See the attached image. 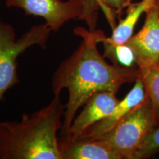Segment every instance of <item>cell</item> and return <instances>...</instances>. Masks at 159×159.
Returning a JSON list of instances; mask_svg holds the SVG:
<instances>
[{
  "label": "cell",
  "instance_id": "obj_1",
  "mask_svg": "<svg viewBox=\"0 0 159 159\" xmlns=\"http://www.w3.org/2000/svg\"><path fill=\"white\" fill-rule=\"evenodd\" d=\"M74 33L82 38V41L74 52L61 63L52 79L54 95L60 94L63 89L68 90L60 141L68 139L77 111L90 97L102 91L117 93L122 85L135 82L139 76L137 66L136 68L125 67L105 61V57L97 49L102 30L77 27Z\"/></svg>",
  "mask_w": 159,
  "mask_h": 159
},
{
  "label": "cell",
  "instance_id": "obj_2",
  "mask_svg": "<svg viewBox=\"0 0 159 159\" xmlns=\"http://www.w3.org/2000/svg\"><path fill=\"white\" fill-rule=\"evenodd\" d=\"M66 105L60 94L20 121L0 122L1 159H62L60 138Z\"/></svg>",
  "mask_w": 159,
  "mask_h": 159
},
{
  "label": "cell",
  "instance_id": "obj_3",
  "mask_svg": "<svg viewBox=\"0 0 159 159\" xmlns=\"http://www.w3.org/2000/svg\"><path fill=\"white\" fill-rule=\"evenodd\" d=\"M47 24L35 25L16 39L11 25L0 19V101L7 90L19 82L17 74V58L33 46L47 48L51 32Z\"/></svg>",
  "mask_w": 159,
  "mask_h": 159
},
{
  "label": "cell",
  "instance_id": "obj_4",
  "mask_svg": "<svg viewBox=\"0 0 159 159\" xmlns=\"http://www.w3.org/2000/svg\"><path fill=\"white\" fill-rule=\"evenodd\" d=\"M156 127L152 108L148 97L101 139L116 151L121 158L134 159L146 137Z\"/></svg>",
  "mask_w": 159,
  "mask_h": 159
},
{
  "label": "cell",
  "instance_id": "obj_5",
  "mask_svg": "<svg viewBox=\"0 0 159 159\" xmlns=\"http://www.w3.org/2000/svg\"><path fill=\"white\" fill-rule=\"evenodd\" d=\"M9 7H18L27 15L43 18L54 32L73 19L82 20L84 15L81 0H5Z\"/></svg>",
  "mask_w": 159,
  "mask_h": 159
},
{
  "label": "cell",
  "instance_id": "obj_6",
  "mask_svg": "<svg viewBox=\"0 0 159 159\" xmlns=\"http://www.w3.org/2000/svg\"><path fill=\"white\" fill-rule=\"evenodd\" d=\"M116 92L102 91L90 97L83 105V110L71 123L69 137L66 141L74 142L81 139L91 127L108 117L119 102Z\"/></svg>",
  "mask_w": 159,
  "mask_h": 159
},
{
  "label": "cell",
  "instance_id": "obj_7",
  "mask_svg": "<svg viewBox=\"0 0 159 159\" xmlns=\"http://www.w3.org/2000/svg\"><path fill=\"white\" fill-rule=\"evenodd\" d=\"M142 29L132 35L127 43L136 55V62L159 64V0L146 11Z\"/></svg>",
  "mask_w": 159,
  "mask_h": 159
},
{
  "label": "cell",
  "instance_id": "obj_8",
  "mask_svg": "<svg viewBox=\"0 0 159 159\" xmlns=\"http://www.w3.org/2000/svg\"><path fill=\"white\" fill-rule=\"evenodd\" d=\"M147 99L146 91L142 79L138 77L134 86L122 100H119L111 114L91 127L80 139H97L114 128L129 113ZM79 140V139H78Z\"/></svg>",
  "mask_w": 159,
  "mask_h": 159
},
{
  "label": "cell",
  "instance_id": "obj_9",
  "mask_svg": "<svg viewBox=\"0 0 159 159\" xmlns=\"http://www.w3.org/2000/svg\"><path fill=\"white\" fill-rule=\"evenodd\" d=\"M62 159H122L114 149L101 139L60 142Z\"/></svg>",
  "mask_w": 159,
  "mask_h": 159
},
{
  "label": "cell",
  "instance_id": "obj_10",
  "mask_svg": "<svg viewBox=\"0 0 159 159\" xmlns=\"http://www.w3.org/2000/svg\"><path fill=\"white\" fill-rule=\"evenodd\" d=\"M156 0H142L137 3H130L126 10V16L119 20L118 25L113 30L112 35L106 37L102 33L99 43L105 41L111 45L123 44L132 37L134 30L139 18L150 8Z\"/></svg>",
  "mask_w": 159,
  "mask_h": 159
},
{
  "label": "cell",
  "instance_id": "obj_11",
  "mask_svg": "<svg viewBox=\"0 0 159 159\" xmlns=\"http://www.w3.org/2000/svg\"><path fill=\"white\" fill-rule=\"evenodd\" d=\"M84 15L83 21L89 26V30H94L97 11L101 10L112 30L116 26V19L120 20L123 11L131 3V0H81Z\"/></svg>",
  "mask_w": 159,
  "mask_h": 159
},
{
  "label": "cell",
  "instance_id": "obj_12",
  "mask_svg": "<svg viewBox=\"0 0 159 159\" xmlns=\"http://www.w3.org/2000/svg\"><path fill=\"white\" fill-rule=\"evenodd\" d=\"M139 77L144 83L147 97L152 108L156 127L159 125V64L142 61L136 62Z\"/></svg>",
  "mask_w": 159,
  "mask_h": 159
},
{
  "label": "cell",
  "instance_id": "obj_13",
  "mask_svg": "<svg viewBox=\"0 0 159 159\" xmlns=\"http://www.w3.org/2000/svg\"><path fill=\"white\" fill-rule=\"evenodd\" d=\"M104 47V56L110 59L112 63L125 67L136 65V55L128 43L111 45L105 41L101 42Z\"/></svg>",
  "mask_w": 159,
  "mask_h": 159
},
{
  "label": "cell",
  "instance_id": "obj_14",
  "mask_svg": "<svg viewBox=\"0 0 159 159\" xmlns=\"http://www.w3.org/2000/svg\"><path fill=\"white\" fill-rule=\"evenodd\" d=\"M159 151V125L146 137L137 150L134 159L146 158Z\"/></svg>",
  "mask_w": 159,
  "mask_h": 159
}]
</instances>
